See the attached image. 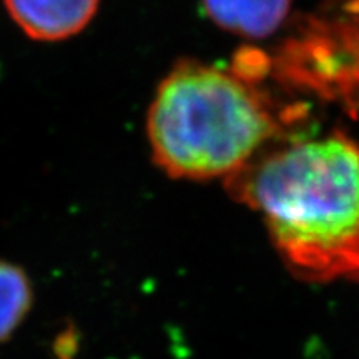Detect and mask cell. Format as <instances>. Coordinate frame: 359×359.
I'll list each match as a JSON object with an SVG mask.
<instances>
[{
	"instance_id": "6da1fadb",
	"label": "cell",
	"mask_w": 359,
	"mask_h": 359,
	"mask_svg": "<svg viewBox=\"0 0 359 359\" xmlns=\"http://www.w3.org/2000/svg\"><path fill=\"white\" fill-rule=\"evenodd\" d=\"M296 275L359 281V147L341 133L273 151L228 178Z\"/></svg>"
},
{
	"instance_id": "7a4b0ae2",
	"label": "cell",
	"mask_w": 359,
	"mask_h": 359,
	"mask_svg": "<svg viewBox=\"0 0 359 359\" xmlns=\"http://www.w3.org/2000/svg\"><path fill=\"white\" fill-rule=\"evenodd\" d=\"M147 130L155 161L165 172L206 180L245 168L278 123L240 74L187 62L160 83Z\"/></svg>"
},
{
	"instance_id": "3957f363",
	"label": "cell",
	"mask_w": 359,
	"mask_h": 359,
	"mask_svg": "<svg viewBox=\"0 0 359 359\" xmlns=\"http://www.w3.org/2000/svg\"><path fill=\"white\" fill-rule=\"evenodd\" d=\"M4 4L29 37L62 40L88 25L100 0H4Z\"/></svg>"
},
{
	"instance_id": "277c9868",
	"label": "cell",
	"mask_w": 359,
	"mask_h": 359,
	"mask_svg": "<svg viewBox=\"0 0 359 359\" xmlns=\"http://www.w3.org/2000/svg\"><path fill=\"white\" fill-rule=\"evenodd\" d=\"M215 24L245 37L273 34L286 19L291 0H203Z\"/></svg>"
},
{
	"instance_id": "5b68a950",
	"label": "cell",
	"mask_w": 359,
	"mask_h": 359,
	"mask_svg": "<svg viewBox=\"0 0 359 359\" xmlns=\"http://www.w3.org/2000/svg\"><path fill=\"white\" fill-rule=\"evenodd\" d=\"M32 299V283L24 269L0 262V343L11 338L25 320Z\"/></svg>"
}]
</instances>
